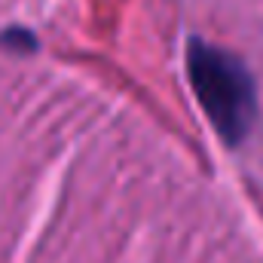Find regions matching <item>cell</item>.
Returning <instances> with one entry per match:
<instances>
[{
	"label": "cell",
	"mask_w": 263,
	"mask_h": 263,
	"mask_svg": "<svg viewBox=\"0 0 263 263\" xmlns=\"http://www.w3.org/2000/svg\"><path fill=\"white\" fill-rule=\"evenodd\" d=\"M187 77L220 141L230 147L245 144L257 123V83L245 59L193 37L187 43Z\"/></svg>",
	"instance_id": "cell-1"
},
{
	"label": "cell",
	"mask_w": 263,
	"mask_h": 263,
	"mask_svg": "<svg viewBox=\"0 0 263 263\" xmlns=\"http://www.w3.org/2000/svg\"><path fill=\"white\" fill-rule=\"evenodd\" d=\"M0 49H12V52H37L40 49V40L28 31V28H9V31H0Z\"/></svg>",
	"instance_id": "cell-2"
}]
</instances>
